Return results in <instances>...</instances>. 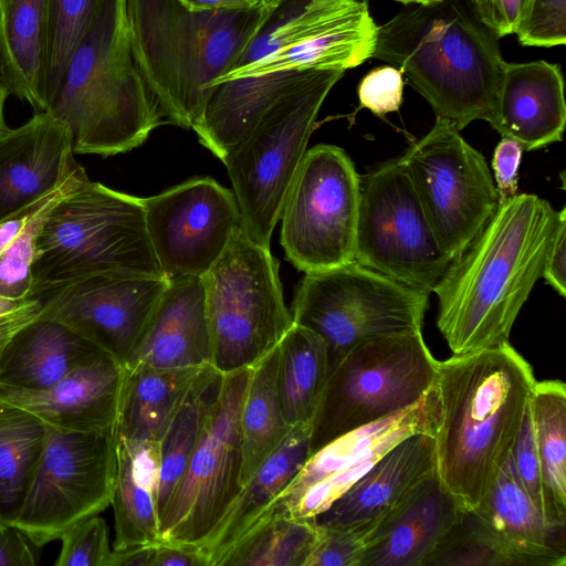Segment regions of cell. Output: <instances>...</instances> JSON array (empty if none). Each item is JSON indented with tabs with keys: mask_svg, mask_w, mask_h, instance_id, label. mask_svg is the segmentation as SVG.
<instances>
[{
	"mask_svg": "<svg viewBox=\"0 0 566 566\" xmlns=\"http://www.w3.org/2000/svg\"><path fill=\"white\" fill-rule=\"evenodd\" d=\"M564 217L565 207L557 211L536 195L516 193L499 202L452 260L433 292L437 326L453 355L509 342Z\"/></svg>",
	"mask_w": 566,
	"mask_h": 566,
	"instance_id": "6da1fadb",
	"label": "cell"
},
{
	"mask_svg": "<svg viewBox=\"0 0 566 566\" xmlns=\"http://www.w3.org/2000/svg\"><path fill=\"white\" fill-rule=\"evenodd\" d=\"M535 382L510 342L438 360L436 472L461 507L478 506L511 457Z\"/></svg>",
	"mask_w": 566,
	"mask_h": 566,
	"instance_id": "7a4b0ae2",
	"label": "cell"
},
{
	"mask_svg": "<svg viewBox=\"0 0 566 566\" xmlns=\"http://www.w3.org/2000/svg\"><path fill=\"white\" fill-rule=\"evenodd\" d=\"M276 8L192 9L180 0H127L133 53L167 124L193 127L213 83L234 67Z\"/></svg>",
	"mask_w": 566,
	"mask_h": 566,
	"instance_id": "3957f363",
	"label": "cell"
},
{
	"mask_svg": "<svg viewBox=\"0 0 566 566\" xmlns=\"http://www.w3.org/2000/svg\"><path fill=\"white\" fill-rule=\"evenodd\" d=\"M373 57L397 67L459 130L493 118L505 61L470 0L405 9L378 27Z\"/></svg>",
	"mask_w": 566,
	"mask_h": 566,
	"instance_id": "277c9868",
	"label": "cell"
},
{
	"mask_svg": "<svg viewBox=\"0 0 566 566\" xmlns=\"http://www.w3.org/2000/svg\"><path fill=\"white\" fill-rule=\"evenodd\" d=\"M66 125L74 154L114 156L167 124L133 53L127 0H105L73 52L46 111Z\"/></svg>",
	"mask_w": 566,
	"mask_h": 566,
	"instance_id": "5b68a950",
	"label": "cell"
},
{
	"mask_svg": "<svg viewBox=\"0 0 566 566\" xmlns=\"http://www.w3.org/2000/svg\"><path fill=\"white\" fill-rule=\"evenodd\" d=\"M103 274L164 277L140 197L86 180L50 211L35 243L30 297Z\"/></svg>",
	"mask_w": 566,
	"mask_h": 566,
	"instance_id": "8992f818",
	"label": "cell"
},
{
	"mask_svg": "<svg viewBox=\"0 0 566 566\" xmlns=\"http://www.w3.org/2000/svg\"><path fill=\"white\" fill-rule=\"evenodd\" d=\"M269 248L239 227L201 277L211 340V366L220 374L251 368L293 326Z\"/></svg>",
	"mask_w": 566,
	"mask_h": 566,
	"instance_id": "52a82bcc",
	"label": "cell"
},
{
	"mask_svg": "<svg viewBox=\"0 0 566 566\" xmlns=\"http://www.w3.org/2000/svg\"><path fill=\"white\" fill-rule=\"evenodd\" d=\"M345 71L323 70L280 99L221 161L241 228L270 249L282 207L305 156L319 109Z\"/></svg>",
	"mask_w": 566,
	"mask_h": 566,
	"instance_id": "ba28073f",
	"label": "cell"
},
{
	"mask_svg": "<svg viewBox=\"0 0 566 566\" xmlns=\"http://www.w3.org/2000/svg\"><path fill=\"white\" fill-rule=\"evenodd\" d=\"M438 359L421 329L364 340L331 371L310 423V450L386 418L422 398L437 378Z\"/></svg>",
	"mask_w": 566,
	"mask_h": 566,
	"instance_id": "9c48e42d",
	"label": "cell"
},
{
	"mask_svg": "<svg viewBox=\"0 0 566 566\" xmlns=\"http://www.w3.org/2000/svg\"><path fill=\"white\" fill-rule=\"evenodd\" d=\"M428 303L429 294L353 261L305 273L290 311L325 342L331 374L364 340L421 329Z\"/></svg>",
	"mask_w": 566,
	"mask_h": 566,
	"instance_id": "30bf717a",
	"label": "cell"
},
{
	"mask_svg": "<svg viewBox=\"0 0 566 566\" xmlns=\"http://www.w3.org/2000/svg\"><path fill=\"white\" fill-rule=\"evenodd\" d=\"M359 201L360 177L344 149L306 150L280 214L286 259L304 273L355 261Z\"/></svg>",
	"mask_w": 566,
	"mask_h": 566,
	"instance_id": "8fae6325",
	"label": "cell"
},
{
	"mask_svg": "<svg viewBox=\"0 0 566 566\" xmlns=\"http://www.w3.org/2000/svg\"><path fill=\"white\" fill-rule=\"evenodd\" d=\"M355 261L427 294L433 292L452 262L401 158L360 177Z\"/></svg>",
	"mask_w": 566,
	"mask_h": 566,
	"instance_id": "7c38bea8",
	"label": "cell"
},
{
	"mask_svg": "<svg viewBox=\"0 0 566 566\" xmlns=\"http://www.w3.org/2000/svg\"><path fill=\"white\" fill-rule=\"evenodd\" d=\"M116 464V427L69 432L46 426L38 469L13 526L35 547L60 539L111 505Z\"/></svg>",
	"mask_w": 566,
	"mask_h": 566,
	"instance_id": "4fadbf2b",
	"label": "cell"
},
{
	"mask_svg": "<svg viewBox=\"0 0 566 566\" xmlns=\"http://www.w3.org/2000/svg\"><path fill=\"white\" fill-rule=\"evenodd\" d=\"M250 368L222 375L198 443L161 516L159 542L199 548L241 489L240 412Z\"/></svg>",
	"mask_w": 566,
	"mask_h": 566,
	"instance_id": "5bb4252c",
	"label": "cell"
},
{
	"mask_svg": "<svg viewBox=\"0 0 566 566\" xmlns=\"http://www.w3.org/2000/svg\"><path fill=\"white\" fill-rule=\"evenodd\" d=\"M400 158L440 245L455 259L500 202L485 158L441 117Z\"/></svg>",
	"mask_w": 566,
	"mask_h": 566,
	"instance_id": "9a60e30c",
	"label": "cell"
},
{
	"mask_svg": "<svg viewBox=\"0 0 566 566\" xmlns=\"http://www.w3.org/2000/svg\"><path fill=\"white\" fill-rule=\"evenodd\" d=\"M440 405L434 386L417 402L386 418L350 430L311 453L273 509L315 518L409 436H436Z\"/></svg>",
	"mask_w": 566,
	"mask_h": 566,
	"instance_id": "2e32d148",
	"label": "cell"
},
{
	"mask_svg": "<svg viewBox=\"0 0 566 566\" xmlns=\"http://www.w3.org/2000/svg\"><path fill=\"white\" fill-rule=\"evenodd\" d=\"M149 241L167 280L202 277L241 227L233 191L195 177L142 198Z\"/></svg>",
	"mask_w": 566,
	"mask_h": 566,
	"instance_id": "e0dca14e",
	"label": "cell"
},
{
	"mask_svg": "<svg viewBox=\"0 0 566 566\" xmlns=\"http://www.w3.org/2000/svg\"><path fill=\"white\" fill-rule=\"evenodd\" d=\"M168 285L164 277L103 274L34 297L41 316L65 324L126 366Z\"/></svg>",
	"mask_w": 566,
	"mask_h": 566,
	"instance_id": "ac0fdd59",
	"label": "cell"
},
{
	"mask_svg": "<svg viewBox=\"0 0 566 566\" xmlns=\"http://www.w3.org/2000/svg\"><path fill=\"white\" fill-rule=\"evenodd\" d=\"M64 123L36 112L0 135V222L54 192L85 169Z\"/></svg>",
	"mask_w": 566,
	"mask_h": 566,
	"instance_id": "d6986e66",
	"label": "cell"
},
{
	"mask_svg": "<svg viewBox=\"0 0 566 566\" xmlns=\"http://www.w3.org/2000/svg\"><path fill=\"white\" fill-rule=\"evenodd\" d=\"M125 373V366L103 355L77 367L46 390L0 386V399L57 430L104 431L116 427Z\"/></svg>",
	"mask_w": 566,
	"mask_h": 566,
	"instance_id": "ffe728a7",
	"label": "cell"
},
{
	"mask_svg": "<svg viewBox=\"0 0 566 566\" xmlns=\"http://www.w3.org/2000/svg\"><path fill=\"white\" fill-rule=\"evenodd\" d=\"M459 511L437 472L430 474L378 520L359 566H422Z\"/></svg>",
	"mask_w": 566,
	"mask_h": 566,
	"instance_id": "44dd1931",
	"label": "cell"
},
{
	"mask_svg": "<svg viewBox=\"0 0 566 566\" xmlns=\"http://www.w3.org/2000/svg\"><path fill=\"white\" fill-rule=\"evenodd\" d=\"M566 123L564 80L557 64L544 60L505 62L496 106L489 123L524 150L563 139Z\"/></svg>",
	"mask_w": 566,
	"mask_h": 566,
	"instance_id": "7402d4cb",
	"label": "cell"
},
{
	"mask_svg": "<svg viewBox=\"0 0 566 566\" xmlns=\"http://www.w3.org/2000/svg\"><path fill=\"white\" fill-rule=\"evenodd\" d=\"M211 365L201 277L169 281L126 368H200Z\"/></svg>",
	"mask_w": 566,
	"mask_h": 566,
	"instance_id": "603a6c76",
	"label": "cell"
},
{
	"mask_svg": "<svg viewBox=\"0 0 566 566\" xmlns=\"http://www.w3.org/2000/svg\"><path fill=\"white\" fill-rule=\"evenodd\" d=\"M434 472V436H409L390 449L314 521L319 526H352L376 522Z\"/></svg>",
	"mask_w": 566,
	"mask_h": 566,
	"instance_id": "cb8c5ba5",
	"label": "cell"
},
{
	"mask_svg": "<svg viewBox=\"0 0 566 566\" xmlns=\"http://www.w3.org/2000/svg\"><path fill=\"white\" fill-rule=\"evenodd\" d=\"M310 433V423L294 426L243 483L218 525L198 548L207 566H218L227 552L272 511L311 454Z\"/></svg>",
	"mask_w": 566,
	"mask_h": 566,
	"instance_id": "d4e9b609",
	"label": "cell"
},
{
	"mask_svg": "<svg viewBox=\"0 0 566 566\" xmlns=\"http://www.w3.org/2000/svg\"><path fill=\"white\" fill-rule=\"evenodd\" d=\"M474 510L517 566H565L566 526L548 523L523 489L512 454Z\"/></svg>",
	"mask_w": 566,
	"mask_h": 566,
	"instance_id": "484cf974",
	"label": "cell"
},
{
	"mask_svg": "<svg viewBox=\"0 0 566 566\" xmlns=\"http://www.w3.org/2000/svg\"><path fill=\"white\" fill-rule=\"evenodd\" d=\"M103 355L107 354L65 324L40 314L7 346L0 364V386L46 390Z\"/></svg>",
	"mask_w": 566,
	"mask_h": 566,
	"instance_id": "4316f807",
	"label": "cell"
},
{
	"mask_svg": "<svg viewBox=\"0 0 566 566\" xmlns=\"http://www.w3.org/2000/svg\"><path fill=\"white\" fill-rule=\"evenodd\" d=\"M49 0H0V80L36 112L49 108Z\"/></svg>",
	"mask_w": 566,
	"mask_h": 566,
	"instance_id": "83f0119b",
	"label": "cell"
},
{
	"mask_svg": "<svg viewBox=\"0 0 566 566\" xmlns=\"http://www.w3.org/2000/svg\"><path fill=\"white\" fill-rule=\"evenodd\" d=\"M116 478L111 505L114 511V551L159 542V446L116 434Z\"/></svg>",
	"mask_w": 566,
	"mask_h": 566,
	"instance_id": "f1b7e54d",
	"label": "cell"
},
{
	"mask_svg": "<svg viewBox=\"0 0 566 566\" xmlns=\"http://www.w3.org/2000/svg\"><path fill=\"white\" fill-rule=\"evenodd\" d=\"M205 367H125L116 434L127 440L159 442L172 416Z\"/></svg>",
	"mask_w": 566,
	"mask_h": 566,
	"instance_id": "f546056e",
	"label": "cell"
},
{
	"mask_svg": "<svg viewBox=\"0 0 566 566\" xmlns=\"http://www.w3.org/2000/svg\"><path fill=\"white\" fill-rule=\"evenodd\" d=\"M276 348L284 419L290 427L311 423L329 376L327 346L316 333L294 323Z\"/></svg>",
	"mask_w": 566,
	"mask_h": 566,
	"instance_id": "4dcf8cb0",
	"label": "cell"
},
{
	"mask_svg": "<svg viewBox=\"0 0 566 566\" xmlns=\"http://www.w3.org/2000/svg\"><path fill=\"white\" fill-rule=\"evenodd\" d=\"M46 426L0 399V523L14 525L42 454Z\"/></svg>",
	"mask_w": 566,
	"mask_h": 566,
	"instance_id": "1f68e13d",
	"label": "cell"
},
{
	"mask_svg": "<svg viewBox=\"0 0 566 566\" xmlns=\"http://www.w3.org/2000/svg\"><path fill=\"white\" fill-rule=\"evenodd\" d=\"M530 412L538 455L547 517L566 526V386L560 380L536 381Z\"/></svg>",
	"mask_w": 566,
	"mask_h": 566,
	"instance_id": "d6a6232c",
	"label": "cell"
},
{
	"mask_svg": "<svg viewBox=\"0 0 566 566\" xmlns=\"http://www.w3.org/2000/svg\"><path fill=\"white\" fill-rule=\"evenodd\" d=\"M276 347L250 368L240 412L241 485L293 428L284 419L279 398Z\"/></svg>",
	"mask_w": 566,
	"mask_h": 566,
	"instance_id": "836d02e7",
	"label": "cell"
},
{
	"mask_svg": "<svg viewBox=\"0 0 566 566\" xmlns=\"http://www.w3.org/2000/svg\"><path fill=\"white\" fill-rule=\"evenodd\" d=\"M222 374L211 365L199 374L169 421L159 446L158 514L160 516L198 443L217 399Z\"/></svg>",
	"mask_w": 566,
	"mask_h": 566,
	"instance_id": "e575fe53",
	"label": "cell"
},
{
	"mask_svg": "<svg viewBox=\"0 0 566 566\" xmlns=\"http://www.w3.org/2000/svg\"><path fill=\"white\" fill-rule=\"evenodd\" d=\"M319 533L314 518L272 509L227 552L218 566H305Z\"/></svg>",
	"mask_w": 566,
	"mask_h": 566,
	"instance_id": "d590c367",
	"label": "cell"
},
{
	"mask_svg": "<svg viewBox=\"0 0 566 566\" xmlns=\"http://www.w3.org/2000/svg\"><path fill=\"white\" fill-rule=\"evenodd\" d=\"M422 566H517L499 536L474 509L458 517Z\"/></svg>",
	"mask_w": 566,
	"mask_h": 566,
	"instance_id": "8d00e7d4",
	"label": "cell"
},
{
	"mask_svg": "<svg viewBox=\"0 0 566 566\" xmlns=\"http://www.w3.org/2000/svg\"><path fill=\"white\" fill-rule=\"evenodd\" d=\"M104 1L49 0L50 29L45 80L49 107L73 52L90 30Z\"/></svg>",
	"mask_w": 566,
	"mask_h": 566,
	"instance_id": "74e56055",
	"label": "cell"
},
{
	"mask_svg": "<svg viewBox=\"0 0 566 566\" xmlns=\"http://www.w3.org/2000/svg\"><path fill=\"white\" fill-rule=\"evenodd\" d=\"M62 198L46 206L0 254V298L21 302L30 297L36 239L48 214Z\"/></svg>",
	"mask_w": 566,
	"mask_h": 566,
	"instance_id": "f35d334b",
	"label": "cell"
},
{
	"mask_svg": "<svg viewBox=\"0 0 566 566\" xmlns=\"http://www.w3.org/2000/svg\"><path fill=\"white\" fill-rule=\"evenodd\" d=\"M62 546L56 566H109L113 548L108 527L98 514L69 528L60 538Z\"/></svg>",
	"mask_w": 566,
	"mask_h": 566,
	"instance_id": "ab89813d",
	"label": "cell"
},
{
	"mask_svg": "<svg viewBox=\"0 0 566 566\" xmlns=\"http://www.w3.org/2000/svg\"><path fill=\"white\" fill-rule=\"evenodd\" d=\"M377 522L319 526L318 541L305 566H359Z\"/></svg>",
	"mask_w": 566,
	"mask_h": 566,
	"instance_id": "60d3db41",
	"label": "cell"
},
{
	"mask_svg": "<svg viewBox=\"0 0 566 566\" xmlns=\"http://www.w3.org/2000/svg\"><path fill=\"white\" fill-rule=\"evenodd\" d=\"M515 34L524 46L564 45L566 0H531Z\"/></svg>",
	"mask_w": 566,
	"mask_h": 566,
	"instance_id": "b9f144b4",
	"label": "cell"
},
{
	"mask_svg": "<svg viewBox=\"0 0 566 566\" xmlns=\"http://www.w3.org/2000/svg\"><path fill=\"white\" fill-rule=\"evenodd\" d=\"M512 460L517 478L526 494L538 509L544 518L551 523L547 517L541 464L535 447L530 403L518 433V438L512 452Z\"/></svg>",
	"mask_w": 566,
	"mask_h": 566,
	"instance_id": "7bdbcfd3",
	"label": "cell"
},
{
	"mask_svg": "<svg viewBox=\"0 0 566 566\" xmlns=\"http://www.w3.org/2000/svg\"><path fill=\"white\" fill-rule=\"evenodd\" d=\"M357 92L360 107L384 116L400 108L403 75L392 65L374 69L363 77Z\"/></svg>",
	"mask_w": 566,
	"mask_h": 566,
	"instance_id": "ee69618b",
	"label": "cell"
},
{
	"mask_svg": "<svg viewBox=\"0 0 566 566\" xmlns=\"http://www.w3.org/2000/svg\"><path fill=\"white\" fill-rule=\"evenodd\" d=\"M481 21L497 39L515 34L531 0H470Z\"/></svg>",
	"mask_w": 566,
	"mask_h": 566,
	"instance_id": "f6af8a7d",
	"label": "cell"
},
{
	"mask_svg": "<svg viewBox=\"0 0 566 566\" xmlns=\"http://www.w3.org/2000/svg\"><path fill=\"white\" fill-rule=\"evenodd\" d=\"M86 171H82L70 179L61 188L42 200L24 208L20 212L0 222V254L25 230L31 221L50 203L64 197L80 185L88 180Z\"/></svg>",
	"mask_w": 566,
	"mask_h": 566,
	"instance_id": "bcb514c9",
	"label": "cell"
},
{
	"mask_svg": "<svg viewBox=\"0 0 566 566\" xmlns=\"http://www.w3.org/2000/svg\"><path fill=\"white\" fill-rule=\"evenodd\" d=\"M523 150L520 143L506 137H503L494 149L492 158L493 179L500 202L517 193V174Z\"/></svg>",
	"mask_w": 566,
	"mask_h": 566,
	"instance_id": "7dc6e473",
	"label": "cell"
},
{
	"mask_svg": "<svg viewBox=\"0 0 566 566\" xmlns=\"http://www.w3.org/2000/svg\"><path fill=\"white\" fill-rule=\"evenodd\" d=\"M33 544L15 526L0 523V566H33L38 554Z\"/></svg>",
	"mask_w": 566,
	"mask_h": 566,
	"instance_id": "c3c4849f",
	"label": "cell"
},
{
	"mask_svg": "<svg viewBox=\"0 0 566 566\" xmlns=\"http://www.w3.org/2000/svg\"><path fill=\"white\" fill-rule=\"evenodd\" d=\"M542 279L559 296H566V217L562 219L551 244Z\"/></svg>",
	"mask_w": 566,
	"mask_h": 566,
	"instance_id": "681fc988",
	"label": "cell"
},
{
	"mask_svg": "<svg viewBox=\"0 0 566 566\" xmlns=\"http://www.w3.org/2000/svg\"><path fill=\"white\" fill-rule=\"evenodd\" d=\"M41 314V302L36 297H28L13 308L0 313V364L4 350L12 338Z\"/></svg>",
	"mask_w": 566,
	"mask_h": 566,
	"instance_id": "f907efd6",
	"label": "cell"
},
{
	"mask_svg": "<svg viewBox=\"0 0 566 566\" xmlns=\"http://www.w3.org/2000/svg\"><path fill=\"white\" fill-rule=\"evenodd\" d=\"M149 566H207L197 547L157 542L151 545Z\"/></svg>",
	"mask_w": 566,
	"mask_h": 566,
	"instance_id": "816d5d0a",
	"label": "cell"
},
{
	"mask_svg": "<svg viewBox=\"0 0 566 566\" xmlns=\"http://www.w3.org/2000/svg\"><path fill=\"white\" fill-rule=\"evenodd\" d=\"M151 545L112 552L109 566H149Z\"/></svg>",
	"mask_w": 566,
	"mask_h": 566,
	"instance_id": "f5cc1de1",
	"label": "cell"
},
{
	"mask_svg": "<svg viewBox=\"0 0 566 566\" xmlns=\"http://www.w3.org/2000/svg\"><path fill=\"white\" fill-rule=\"evenodd\" d=\"M192 9H243L263 3V0H180Z\"/></svg>",
	"mask_w": 566,
	"mask_h": 566,
	"instance_id": "db71d44e",
	"label": "cell"
},
{
	"mask_svg": "<svg viewBox=\"0 0 566 566\" xmlns=\"http://www.w3.org/2000/svg\"><path fill=\"white\" fill-rule=\"evenodd\" d=\"M9 93L0 80V135L8 128L4 120V105Z\"/></svg>",
	"mask_w": 566,
	"mask_h": 566,
	"instance_id": "11a10c76",
	"label": "cell"
},
{
	"mask_svg": "<svg viewBox=\"0 0 566 566\" xmlns=\"http://www.w3.org/2000/svg\"><path fill=\"white\" fill-rule=\"evenodd\" d=\"M405 4H416V6H431L436 3L443 2L446 0H397Z\"/></svg>",
	"mask_w": 566,
	"mask_h": 566,
	"instance_id": "9f6ffc18",
	"label": "cell"
},
{
	"mask_svg": "<svg viewBox=\"0 0 566 566\" xmlns=\"http://www.w3.org/2000/svg\"><path fill=\"white\" fill-rule=\"evenodd\" d=\"M22 302V301H21ZM20 302H10L3 298H0V313L7 312L14 306H17Z\"/></svg>",
	"mask_w": 566,
	"mask_h": 566,
	"instance_id": "6f0895ef",
	"label": "cell"
},
{
	"mask_svg": "<svg viewBox=\"0 0 566 566\" xmlns=\"http://www.w3.org/2000/svg\"><path fill=\"white\" fill-rule=\"evenodd\" d=\"M280 0H263V3L270 4L272 7H279Z\"/></svg>",
	"mask_w": 566,
	"mask_h": 566,
	"instance_id": "680465c9",
	"label": "cell"
}]
</instances>
